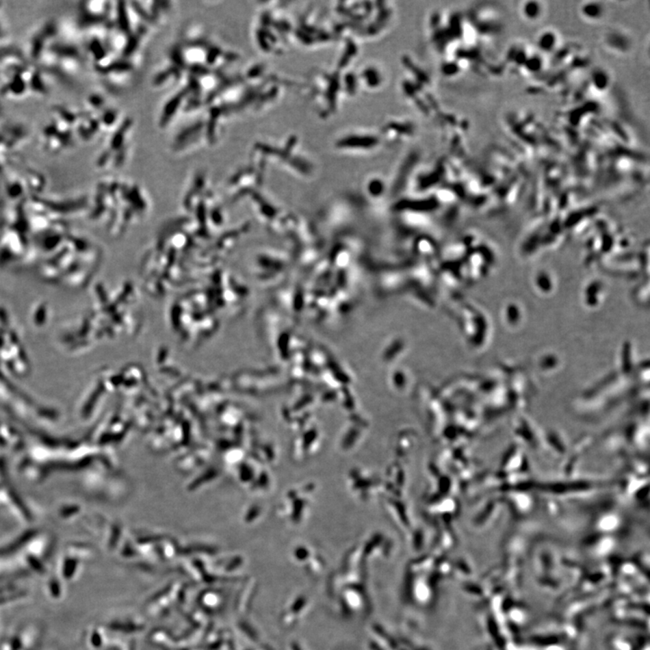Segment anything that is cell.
<instances>
[{
    "label": "cell",
    "mask_w": 650,
    "mask_h": 650,
    "mask_svg": "<svg viewBox=\"0 0 650 650\" xmlns=\"http://www.w3.org/2000/svg\"><path fill=\"white\" fill-rule=\"evenodd\" d=\"M40 636V630L36 627H23L2 640L0 650H39Z\"/></svg>",
    "instance_id": "1"
},
{
    "label": "cell",
    "mask_w": 650,
    "mask_h": 650,
    "mask_svg": "<svg viewBox=\"0 0 650 650\" xmlns=\"http://www.w3.org/2000/svg\"><path fill=\"white\" fill-rule=\"evenodd\" d=\"M24 590L18 589L12 585H0V612L4 608H8L11 603L21 601L25 597Z\"/></svg>",
    "instance_id": "2"
},
{
    "label": "cell",
    "mask_w": 650,
    "mask_h": 650,
    "mask_svg": "<svg viewBox=\"0 0 650 650\" xmlns=\"http://www.w3.org/2000/svg\"><path fill=\"white\" fill-rule=\"evenodd\" d=\"M524 14L528 18H536L538 16L535 13L539 14V7L538 3H527L524 7Z\"/></svg>",
    "instance_id": "3"
}]
</instances>
